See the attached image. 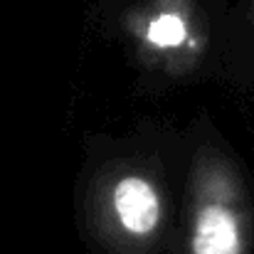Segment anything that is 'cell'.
I'll return each instance as SVG.
<instances>
[{
  "instance_id": "6da1fadb",
  "label": "cell",
  "mask_w": 254,
  "mask_h": 254,
  "mask_svg": "<svg viewBox=\"0 0 254 254\" xmlns=\"http://www.w3.org/2000/svg\"><path fill=\"white\" fill-rule=\"evenodd\" d=\"M185 158V128L168 124L89 133L74 183L77 230L89 254H173Z\"/></svg>"
},
{
  "instance_id": "7a4b0ae2",
  "label": "cell",
  "mask_w": 254,
  "mask_h": 254,
  "mask_svg": "<svg viewBox=\"0 0 254 254\" xmlns=\"http://www.w3.org/2000/svg\"><path fill=\"white\" fill-rule=\"evenodd\" d=\"M94 17L114 37L141 89L170 91L220 77L230 0H91Z\"/></svg>"
},
{
  "instance_id": "3957f363",
  "label": "cell",
  "mask_w": 254,
  "mask_h": 254,
  "mask_svg": "<svg viewBox=\"0 0 254 254\" xmlns=\"http://www.w3.org/2000/svg\"><path fill=\"white\" fill-rule=\"evenodd\" d=\"M185 190L173 254H254V185L207 114L185 126Z\"/></svg>"
},
{
  "instance_id": "277c9868",
  "label": "cell",
  "mask_w": 254,
  "mask_h": 254,
  "mask_svg": "<svg viewBox=\"0 0 254 254\" xmlns=\"http://www.w3.org/2000/svg\"><path fill=\"white\" fill-rule=\"evenodd\" d=\"M222 74L237 84L254 86V0L230 2Z\"/></svg>"
}]
</instances>
